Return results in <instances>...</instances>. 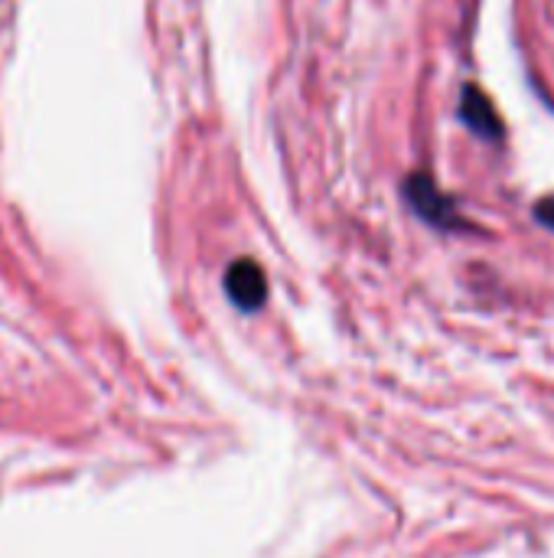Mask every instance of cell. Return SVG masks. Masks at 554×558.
<instances>
[{
	"label": "cell",
	"instance_id": "6da1fadb",
	"mask_svg": "<svg viewBox=\"0 0 554 558\" xmlns=\"http://www.w3.org/2000/svg\"><path fill=\"white\" fill-rule=\"evenodd\" d=\"M405 203L411 206V213H415L421 222H428V226L438 229V232H480V229L460 213L457 199L447 196V193L434 183V177H428V173H411V177L405 180Z\"/></svg>",
	"mask_w": 554,
	"mask_h": 558
},
{
	"label": "cell",
	"instance_id": "7a4b0ae2",
	"mask_svg": "<svg viewBox=\"0 0 554 558\" xmlns=\"http://www.w3.org/2000/svg\"><path fill=\"white\" fill-rule=\"evenodd\" d=\"M222 288H225V298L242 311V314H255L264 307L268 301V278L261 271V265L255 258H238L225 268V278H222Z\"/></svg>",
	"mask_w": 554,
	"mask_h": 558
},
{
	"label": "cell",
	"instance_id": "3957f363",
	"mask_svg": "<svg viewBox=\"0 0 554 558\" xmlns=\"http://www.w3.org/2000/svg\"><path fill=\"white\" fill-rule=\"evenodd\" d=\"M457 118L467 124L470 134H477L480 141H490V144H500L506 137V124H503V114L496 111L493 98L480 88V85H464L460 92V108H457Z\"/></svg>",
	"mask_w": 554,
	"mask_h": 558
},
{
	"label": "cell",
	"instance_id": "277c9868",
	"mask_svg": "<svg viewBox=\"0 0 554 558\" xmlns=\"http://www.w3.org/2000/svg\"><path fill=\"white\" fill-rule=\"evenodd\" d=\"M532 219H535L542 229L554 232V196H542V199L532 206Z\"/></svg>",
	"mask_w": 554,
	"mask_h": 558
}]
</instances>
